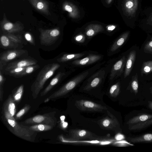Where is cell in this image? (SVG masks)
<instances>
[{"label": "cell", "mask_w": 152, "mask_h": 152, "mask_svg": "<svg viewBox=\"0 0 152 152\" xmlns=\"http://www.w3.org/2000/svg\"><path fill=\"white\" fill-rule=\"evenodd\" d=\"M23 91L24 86L21 85L18 87L13 96V99L15 101L18 102L20 100Z\"/></svg>", "instance_id": "obj_31"}, {"label": "cell", "mask_w": 152, "mask_h": 152, "mask_svg": "<svg viewBox=\"0 0 152 152\" xmlns=\"http://www.w3.org/2000/svg\"><path fill=\"white\" fill-rule=\"evenodd\" d=\"M30 106L27 105L20 110L15 115L16 119H19L29 109Z\"/></svg>", "instance_id": "obj_37"}, {"label": "cell", "mask_w": 152, "mask_h": 152, "mask_svg": "<svg viewBox=\"0 0 152 152\" xmlns=\"http://www.w3.org/2000/svg\"><path fill=\"white\" fill-rule=\"evenodd\" d=\"M129 34L128 31L121 35L113 44L111 48V51H114L121 47L127 39Z\"/></svg>", "instance_id": "obj_24"}, {"label": "cell", "mask_w": 152, "mask_h": 152, "mask_svg": "<svg viewBox=\"0 0 152 152\" xmlns=\"http://www.w3.org/2000/svg\"><path fill=\"white\" fill-rule=\"evenodd\" d=\"M143 50L145 53L152 54V40L148 41L146 43Z\"/></svg>", "instance_id": "obj_39"}, {"label": "cell", "mask_w": 152, "mask_h": 152, "mask_svg": "<svg viewBox=\"0 0 152 152\" xmlns=\"http://www.w3.org/2000/svg\"><path fill=\"white\" fill-rule=\"evenodd\" d=\"M101 126L104 128L110 129L115 128L119 125L118 121L108 117H105L101 120L100 122Z\"/></svg>", "instance_id": "obj_17"}, {"label": "cell", "mask_w": 152, "mask_h": 152, "mask_svg": "<svg viewBox=\"0 0 152 152\" xmlns=\"http://www.w3.org/2000/svg\"><path fill=\"white\" fill-rule=\"evenodd\" d=\"M138 0H125L124 8L126 13L129 16H132L137 10Z\"/></svg>", "instance_id": "obj_14"}, {"label": "cell", "mask_w": 152, "mask_h": 152, "mask_svg": "<svg viewBox=\"0 0 152 152\" xmlns=\"http://www.w3.org/2000/svg\"><path fill=\"white\" fill-rule=\"evenodd\" d=\"M113 143V145L118 147H124L134 145L133 144L128 142L126 140H124L118 141L115 140Z\"/></svg>", "instance_id": "obj_34"}, {"label": "cell", "mask_w": 152, "mask_h": 152, "mask_svg": "<svg viewBox=\"0 0 152 152\" xmlns=\"http://www.w3.org/2000/svg\"><path fill=\"white\" fill-rule=\"evenodd\" d=\"M112 0H108V3H110L111 2Z\"/></svg>", "instance_id": "obj_49"}, {"label": "cell", "mask_w": 152, "mask_h": 152, "mask_svg": "<svg viewBox=\"0 0 152 152\" xmlns=\"http://www.w3.org/2000/svg\"><path fill=\"white\" fill-rule=\"evenodd\" d=\"M148 106L149 108L152 110V101H148Z\"/></svg>", "instance_id": "obj_45"}, {"label": "cell", "mask_w": 152, "mask_h": 152, "mask_svg": "<svg viewBox=\"0 0 152 152\" xmlns=\"http://www.w3.org/2000/svg\"><path fill=\"white\" fill-rule=\"evenodd\" d=\"M26 67H15L10 69L8 72L10 74L12 75L21 76Z\"/></svg>", "instance_id": "obj_33"}, {"label": "cell", "mask_w": 152, "mask_h": 152, "mask_svg": "<svg viewBox=\"0 0 152 152\" xmlns=\"http://www.w3.org/2000/svg\"><path fill=\"white\" fill-rule=\"evenodd\" d=\"M64 73L59 72L50 81L47 86L41 92V96H44L52 88L56 85L59 81Z\"/></svg>", "instance_id": "obj_19"}, {"label": "cell", "mask_w": 152, "mask_h": 152, "mask_svg": "<svg viewBox=\"0 0 152 152\" xmlns=\"http://www.w3.org/2000/svg\"><path fill=\"white\" fill-rule=\"evenodd\" d=\"M104 30L102 26L98 24H91L88 26L86 28V35L88 37H92L98 32Z\"/></svg>", "instance_id": "obj_20"}, {"label": "cell", "mask_w": 152, "mask_h": 152, "mask_svg": "<svg viewBox=\"0 0 152 152\" xmlns=\"http://www.w3.org/2000/svg\"><path fill=\"white\" fill-rule=\"evenodd\" d=\"M72 139L79 140L86 138H93L92 134L87 130L84 129H72L70 131Z\"/></svg>", "instance_id": "obj_11"}, {"label": "cell", "mask_w": 152, "mask_h": 152, "mask_svg": "<svg viewBox=\"0 0 152 152\" xmlns=\"http://www.w3.org/2000/svg\"><path fill=\"white\" fill-rule=\"evenodd\" d=\"M14 101L12 97L10 96L7 102L5 104L10 114L12 116H14L15 115L16 111Z\"/></svg>", "instance_id": "obj_26"}, {"label": "cell", "mask_w": 152, "mask_h": 152, "mask_svg": "<svg viewBox=\"0 0 152 152\" xmlns=\"http://www.w3.org/2000/svg\"><path fill=\"white\" fill-rule=\"evenodd\" d=\"M126 63V58L123 56L120 60L117 61L113 66L111 71V77L113 78L115 75L118 73L120 75L123 71Z\"/></svg>", "instance_id": "obj_18"}, {"label": "cell", "mask_w": 152, "mask_h": 152, "mask_svg": "<svg viewBox=\"0 0 152 152\" xmlns=\"http://www.w3.org/2000/svg\"><path fill=\"white\" fill-rule=\"evenodd\" d=\"M120 92V86L118 82L113 85L109 90V94L111 96L113 97H117Z\"/></svg>", "instance_id": "obj_30"}, {"label": "cell", "mask_w": 152, "mask_h": 152, "mask_svg": "<svg viewBox=\"0 0 152 152\" xmlns=\"http://www.w3.org/2000/svg\"><path fill=\"white\" fill-rule=\"evenodd\" d=\"M83 38V36L82 35H79L76 38V40L77 41H80Z\"/></svg>", "instance_id": "obj_43"}, {"label": "cell", "mask_w": 152, "mask_h": 152, "mask_svg": "<svg viewBox=\"0 0 152 152\" xmlns=\"http://www.w3.org/2000/svg\"></svg>", "instance_id": "obj_52"}, {"label": "cell", "mask_w": 152, "mask_h": 152, "mask_svg": "<svg viewBox=\"0 0 152 152\" xmlns=\"http://www.w3.org/2000/svg\"><path fill=\"white\" fill-rule=\"evenodd\" d=\"M67 124L66 123L64 122L62 126L64 127H65L67 126Z\"/></svg>", "instance_id": "obj_46"}, {"label": "cell", "mask_w": 152, "mask_h": 152, "mask_svg": "<svg viewBox=\"0 0 152 152\" xmlns=\"http://www.w3.org/2000/svg\"><path fill=\"white\" fill-rule=\"evenodd\" d=\"M29 129L34 132H42L49 130L53 126L45 124H40L28 126Z\"/></svg>", "instance_id": "obj_25"}, {"label": "cell", "mask_w": 152, "mask_h": 152, "mask_svg": "<svg viewBox=\"0 0 152 152\" xmlns=\"http://www.w3.org/2000/svg\"><path fill=\"white\" fill-rule=\"evenodd\" d=\"M37 10L47 15H51L49 10V3L45 0H28Z\"/></svg>", "instance_id": "obj_9"}, {"label": "cell", "mask_w": 152, "mask_h": 152, "mask_svg": "<svg viewBox=\"0 0 152 152\" xmlns=\"http://www.w3.org/2000/svg\"><path fill=\"white\" fill-rule=\"evenodd\" d=\"M115 28V26H114L111 25L108 27L107 29L109 30L112 31Z\"/></svg>", "instance_id": "obj_44"}, {"label": "cell", "mask_w": 152, "mask_h": 152, "mask_svg": "<svg viewBox=\"0 0 152 152\" xmlns=\"http://www.w3.org/2000/svg\"><path fill=\"white\" fill-rule=\"evenodd\" d=\"M152 72V61H148L143 62L141 69V74L147 75Z\"/></svg>", "instance_id": "obj_28"}, {"label": "cell", "mask_w": 152, "mask_h": 152, "mask_svg": "<svg viewBox=\"0 0 152 152\" xmlns=\"http://www.w3.org/2000/svg\"><path fill=\"white\" fill-rule=\"evenodd\" d=\"M0 43L3 47L5 48H15L19 45L18 44L12 41L5 34L1 36Z\"/></svg>", "instance_id": "obj_21"}, {"label": "cell", "mask_w": 152, "mask_h": 152, "mask_svg": "<svg viewBox=\"0 0 152 152\" xmlns=\"http://www.w3.org/2000/svg\"><path fill=\"white\" fill-rule=\"evenodd\" d=\"M25 39L30 43L35 45V42L31 34L29 33H26L24 35Z\"/></svg>", "instance_id": "obj_40"}, {"label": "cell", "mask_w": 152, "mask_h": 152, "mask_svg": "<svg viewBox=\"0 0 152 152\" xmlns=\"http://www.w3.org/2000/svg\"><path fill=\"white\" fill-rule=\"evenodd\" d=\"M0 24L2 30L6 33L12 34L19 32L24 28L23 25L20 21H17L13 23L8 20L5 13L4 14Z\"/></svg>", "instance_id": "obj_6"}, {"label": "cell", "mask_w": 152, "mask_h": 152, "mask_svg": "<svg viewBox=\"0 0 152 152\" xmlns=\"http://www.w3.org/2000/svg\"><path fill=\"white\" fill-rule=\"evenodd\" d=\"M39 39L41 45H49L54 44L57 40L60 34L59 29L57 28L43 29L39 28Z\"/></svg>", "instance_id": "obj_4"}, {"label": "cell", "mask_w": 152, "mask_h": 152, "mask_svg": "<svg viewBox=\"0 0 152 152\" xmlns=\"http://www.w3.org/2000/svg\"><path fill=\"white\" fill-rule=\"evenodd\" d=\"M84 54H65L57 59L59 62H63L72 60L80 58L84 55Z\"/></svg>", "instance_id": "obj_27"}, {"label": "cell", "mask_w": 152, "mask_h": 152, "mask_svg": "<svg viewBox=\"0 0 152 152\" xmlns=\"http://www.w3.org/2000/svg\"><path fill=\"white\" fill-rule=\"evenodd\" d=\"M5 34L13 42L19 44L21 42L22 38L20 35H16L12 34L6 33Z\"/></svg>", "instance_id": "obj_32"}, {"label": "cell", "mask_w": 152, "mask_h": 152, "mask_svg": "<svg viewBox=\"0 0 152 152\" xmlns=\"http://www.w3.org/2000/svg\"><path fill=\"white\" fill-rule=\"evenodd\" d=\"M4 79L3 75H2V74L1 72V70H0V88L1 87V86H2V85L4 82Z\"/></svg>", "instance_id": "obj_42"}, {"label": "cell", "mask_w": 152, "mask_h": 152, "mask_svg": "<svg viewBox=\"0 0 152 152\" xmlns=\"http://www.w3.org/2000/svg\"><path fill=\"white\" fill-rule=\"evenodd\" d=\"M151 40H152V38H151Z\"/></svg>", "instance_id": "obj_50"}, {"label": "cell", "mask_w": 152, "mask_h": 152, "mask_svg": "<svg viewBox=\"0 0 152 152\" xmlns=\"http://www.w3.org/2000/svg\"><path fill=\"white\" fill-rule=\"evenodd\" d=\"M39 65H37V64L27 66L21 76L30 74L33 72L36 69L39 68Z\"/></svg>", "instance_id": "obj_35"}, {"label": "cell", "mask_w": 152, "mask_h": 152, "mask_svg": "<svg viewBox=\"0 0 152 152\" xmlns=\"http://www.w3.org/2000/svg\"><path fill=\"white\" fill-rule=\"evenodd\" d=\"M136 52L132 50L129 53L126 61V67L124 74V77L126 78L130 74L133 68L136 58Z\"/></svg>", "instance_id": "obj_12"}, {"label": "cell", "mask_w": 152, "mask_h": 152, "mask_svg": "<svg viewBox=\"0 0 152 152\" xmlns=\"http://www.w3.org/2000/svg\"><path fill=\"white\" fill-rule=\"evenodd\" d=\"M152 118V114H143L134 116L129 120L127 122L129 125L134 124Z\"/></svg>", "instance_id": "obj_22"}, {"label": "cell", "mask_w": 152, "mask_h": 152, "mask_svg": "<svg viewBox=\"0 0 152 152\" xmlns=\"http://www.w3.org/2000/svg\"><path fill=\"white\" fill-rule=\"evenodd\" d=\"M23 0L24 1V0Z\"/></svg>", "instance_id": "obj_51"}, {"label": "cell", "mask_w": 152, "mask_h": 152, "mask_svg": "<svg viewBox=\"0 0 152 152\" xmlns=\"http://www.w3.org/2000/svg\"><path fill=\"white\" fill-rule=\"evenodd\" d=\"M75 105L79 109L83 111L102 112L107 109L105 106L91 101L85 99L76 101Z\"/></svg>", "instance_id": "obj_5"}, {"label": "cell", "mask_w": 152, "mask_h": 152, "mask_svg": "<svg viewBox=\"0 0 152 152\" xmlns=\"http://www.w3.org/2000/svg\"><path fill=\"white\" fill-rule=\"evenodd\" d=\"M24 123L27 124H45L53 126L56 124L54 118L48 115H38L26 120Z\"/></svg>", "instance_id": "obj_7"}, {"label": "cell", "mask_w": 152, "mask_h": 152, "mask_svg": "<svg viewBox=\"0 0 152 152\" xmlns=\"http://www.w3.org/2000/svg\"><path fill=\"white\" fill-rule=\"evenodd\" d=\"M131 87L134 94H137L138 92L139 87L137 73H136L134 75L132 76L131 82Z\"/></svg>", "instance_id": "obj_29"}, {"label": "cell", "mask_w": 152, "mask_h": 152, "mask_svg": "<svg viewBox=\"0 0 152 152\" xmlns=\"http://www.w3.org/2000/svg\"><path fill=\"white\" fill-rule=\"evenodd\" d=\"M100 82V79L98 78H95L91 82V83L85 88V90H88L92 88L96 87Z\"/></svg>", "instance_id": "obj_38"}, {"label": "cell", "mask_w": 152, "mask_h": 152, "mask_svg": "<svg viewBox=\"0 0 152 152\" xmlns=\"http://www.w3.org/2000/svg\"><path fill=\"white\" fill-rule=\"evenodd\" d=\"M64 10L67 11L71 16H72L74 12V8L72 5L67 2L64 3L63 5Z\"/></svg>", "instance_id": "obj_36"}, {"label": "cell", "mask_w": 152, "mask_h": 152, "mask_svg": "<svg viewBox=\"0 0 152 152\" xmlns=\"http://www.w3.org/2000/svg\"><path fill=\"white\" fill-rule=\"evenodd\" d=\"M2 120L10 131L17 137L25 140L33 142L37 133L30 130L28 126L18 123L13 116L8 112L5 104L3 107Z\"/></svg>", "instance_id": "obj_1"}, {"label": "cell", "mask_w": 152, "mask_h": 152, "mask_svg": "<svg viewBox=\"0 0 152 152\" xmlns=\"http://www.w3.org/2000/svg\"><path fill=\"white\" fill-rule=\"evenodd\" d=\"M150 90L151 93L152 94V86L150 88Z\"/></svg>", "instance_id": "obj_47"}, {"label": "cell", "mask_w": 152, "mask_h": 152, "mask_svg": "<svg viewBox=\"0 0 152 152\" xmlns=\"http://www.w3.org/2000/svg\"><path fill=\"white\" fill-rule=\"evenodd\" d=\"M26 51L23 50L15 49L6 51L1 54L0 63L3 64L19 57L24 54Z\"/></svg>", "instance_id": "obj_8"}, {"label": "cell", "mask_w": 152, "mask_h": 152, "mask_svg": "<svg viewBox=\"0 0 152 152\" xmlns=\"http://www.w3.org/2000/svg\"><path fill=\"white\" fill-rule=\"evenodd\" d=\"M86 71L78 75L66 83L58 91L49 97L48 98L53 99L64 95L72 90L79 83L83 80L88 75Z\"/></svg>", "instance_id": "obj_3"}, {"label": "cell", "mask_w": 152, "mask_h": 152, "mask_svg": "<svg viewBox=\"0 0 152 152\" xmlns=\"http://www.w3.org/2000/svg\"><path fill=\"white\" fill-rule=\"evenodd\" d=\"M61 141L64 142L75 143H87L92 144H99L101 145H106L113 143L115 140H93L88 141H81L79 140H64L63 139Z\"/></svg>", "instance_id": "obj_13"}, {"label": "cell", "mask_w": 152, "mask_h": 152, "mask_svg": "<svg viewBox=\"0 0 152 152\" xmlns=\"http://www.w3.org/2000/svg\"><path fill=\"white\" fill-rule=\"evenodd\" d=\"M37 60L31 59H25L12 62L8 64L5 68V70L8 71L15 67H26L29 66L37 64Z\"/></svg>", "instance_id": "obj_10"}, {"label": "cell", "mask_w": 152, "mask_h": 152, "mask_svg": "<svg viewBox=\"0 0 152 152\" xmlns=\"http://www.w3.org/2000/svg\"><path fill=\"white\" fill-rule=\"evenodd\" d=\"M150 20L151 22H152V15L151 16Z\"/></svg>", "instance_id": "obj_48"}, {"label": "cell", "mask_w": 152, "mask_h": 152, "mask_svg": "<svg viewBox=\"0 0 152 152\" xmlns=\"http://www.w3.org/2000/svg\"><path fill=\"white\" fill-rule=\"evenodd\" d=\"M60 66L58 63H53L45 65L42 69L31 86L34 97L36 98L46 82L53 75Z\"/></svg>", "instance_id": "obj_2"}, {"label": "cell", "mask_w": 152, "mask_h": 152, "mask_svg": "<svg viewBox=\"0 0 152 152\" xmlns=\"http://www.w3.org/2000/svg\"><path fill=\"white\" fill-rule=\"evenodd\" d=\"M126 139L133 143L152 142V133H147L135 137H129L126 138Z\"/></svg>", "instance_id": "obj_16"}, {"label": "cell", "mask_w": 152, "mask_h": 152, "mask_svg": "<svg viewBox=\"0 0 152 152\" xmlns=\"http://www.w3.org/2000/svg\"><path fill=\"white\" fill-rule=\"evenodd\" d=\"M101 56L99 55H91L88 56L82 59L75 60L73 64L77 65H84L89 64L99 60Z\"/></svg>", "instance_id": "obj_15"}, {"label": "cell", "mask_w": 152, "mask_h": 152, "mask_svg": "<svg viewBox=\"0 0 152 152\" xmlns=\"http://www.w3.org/2000/svg\"><path fill=\"white\" fill-rule=\"evenodd\" d=\"M152 125V118L140 122L132 125L129 127L130 130H138L144 129Z\"/></svg>", "instance_id": "obj_23"}, {"label": "cell", "mask_w": 152, "mask_h": 152, "mask_svg": "<svg viewBox=\"0 0 152 152\" xmlns=\"http://www.w3.org/2000/svg\"><path fill=\"white\" fill-rule=\"evenodd\" d=\"M115 140L117 141L123 140L125 139V137L123 134L118 133L115 135Z\"/></svg>", "instance_id": "obj_41"}]
</instances>
